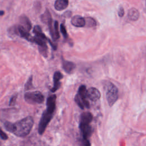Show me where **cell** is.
I'll return each mask as SVG.
<instances>
[{"label": "cell", "mask_w": 146, "mask_h": 146, "mask_svg": "<svg viewBox=\"0 0 146 146\" xmlns=\"http://www.w3.org/2000/svg\"><path fill=\"white\" fill-rule=\"evenodd\" d=\"M56 95H52L49 96L46 100V110L54 112L56 107Z\"/></svg>", "instance_id": "obj_11"}, {"label": "cell", "mask_w": 146, "mask_h": 146, "mask_svg": "<svg viewBox=\"0 0 146 146\" xmlns=\"http://www.w3.org/2000/svg\"><path fill=\"white\" fill-rule=\"evenodd\" d=\"M58 27H59V25H58V21H55L54 23V34H53V36L51 37L54 41L58 40L60 37Z\"/></svg>", "instance_id": "obj_19"}, {"label": "cell", "mask_w": 146, "mask_h": 146, "mask_svg": "<svg viewBox=\"0 0 146 146\" xmlns=\"http://www.w3.org/2000/svg\"><path fill=\"white\" fill-rule=\"evenodd\" d=\"M124 14V9L122 7H120L119 8V10L118 11V15L120 17H122Z\"/></svg>", "instance_id": "obj_26"}, {"label": "cell", "mask_w": 146, "mask_h": 146, "mask_svg": "<svg viewBox=\"0 0 146 146\" xmlns=\"http://www.w3.org/2000/svg\"><path fill=\"white\" fill-rule=\"evenodd\" d=\"M106 90L108 104L112 107L118 99V89L113 83L108 82L106 84Z\"/></svg>", "instance_id": "obj_3"}, {"label": "cell", "mask_w": 146, "mask_h": 146, "mask_svg": "<svg viewBox=\"0 0 146 146\" xmlns=\"http://www.w3.org/2000/svg\"><path fill=\"white\" fill-rule=\"evenodd\" d=\"M34 125V119L31 116H27L14 123L5 121V128L9 132L18 137H25L27 136Z\"/></svg>", "instance_id": "obj_1"}, {"label": "cell", "mask_w": 146, "mask_h": 146, "mask_svg": "<svg viewBox=\"0 0 146 146\" xmlns=\"http://www.w3.org/2000/svg\"><path fill=\"white\" fill-rule=\"evenodd\" d=\"M68 5V0H56L54 7L58 11H62L66 9Z\"/></svg>", "instance_id": "obj_14"}, {"label": "cell", "mask_w": 146, "mask_h": 146, "mask_svg": "<svg viewBox=\"0 0 146 146\" xmlns=\"http://www.w3.org/2000/svg\"><path fill=\"white\" fill-rule=\"evenodd\" d=\"M33 76H30V77L29 78V79L27 80L26 83L25 84V88L26 90H30L33 88Z\"/></svg>", "instance_id": "obj_20"}, {"label": "cell", "mask_w": 146, "mask_h": 146, "mask_svg": "<svg viewBox=\"0 0 146 146\" xmlns=\"http://www.w3.org/2000/svg\"><path fill=\"white\" fill-rule=\"evenodd\" d=\"M93 119L92 115L89 112H85L81 114L80 122L90 123Z\"/></svg>", "instance_id": "obj_17"}, {"label": "cell", "mask_w": 146, "mask_h": 146, "mask_svg": "<svg viewBox=\"0 0 146 146\" xmlns=\"http://www.w3.org/2000/svg\"><path fill=\"white\" fill-rule=\"evenodd\" d=\"M40 18L41 21L47 25L49 29L50 34L52 37L54 34V26H52V19L49 11L48 10H46L44 13L41 15Z\"/></svg>", "instance_id": "obj_7"}, {"label": "cell", "mask_w": 146, "mask_h": 146, "mask_svg": "<svg viewBox=\"0 0 146 146\" xmlns=\"http://www.w3.org/2000/svg\"><path fill=\"white\" fill-rule=\"evenodd\" d=\"M24 98L27 103L31 104H41L44 100L43 95L38 91L26 92L24 95Z\"/></svg>", "instance_id": "obj_4"}, {"label": "cell", "mask_w": 146, "mask_h": 146, "mask_svg": "<svg viewBox=\"0 0 146 146\" xmlns=\"http://www.w3.org/2000/svg\"><path fill=\"white\" fill-rule=\"evenodd\" d=\"M20 22L27 31H30L31 29V23L29 19L25 15H23L20 17Z\"/></svg>", "instance_id": "obj_16"}, {"label": "cell", "mask_w": 146, "mask_h": 146, "mask_svg": "<svg viewBox=\"0 0 146 146\" xmlns=\"http://www.w3.org/2000/svg\"><path fill=\"white\" fill-rule=\"evenodd\" d=\"M15 32L17 35H19L21 37L25 39L26 40L29 42L31 41L33 36L29 33V31H27L23 26H17V27L15 28Z\"/></svg>", "instance_id": "obj_8"}, {"label": "cell", "mask_w": 146, "mask_h": 146, "mask_svg": "<svg viewBox=\"0 0 146 146\" xmlns=\"http://www.w3.org/2000/svg\"><path fill=\"white\" fill-rule=\"evenodd\" d=\"M60 32L62 33L63 37L66 39L68 38V34L67 33V30L66 29V27L63 23H61L60 25Z\"/></svg>", "instance_id": "obj_22"}, {"label": "cell", "mask_w": 146, "mask_h": 146, "mask_svg": "<svg viewBox=\"0 0 146 146\" xmlns=\"http://www.w3.org/2000/svg\"><path fill=\"white\" fill-rule=\"evenodd\" d=\"M4 11H3V10H1V15H3V14H4Z\"/></svg>", "instance_id": "obj_28"}, {"label": "cell", "mask_w": 146, "mask_h": 146, "mask_svg": "<svg viewBox=\"0 0 146 146\" xmlns=\"http://www.w3.org/2000/svg\"><path fill=\"white\" fill-rule=\"evenodd\" d=\"M17 98V95H15L13 96L10 98V101H9V106H13V105L15 104V102H16Z\"/></svg>", "instance_id": "obj_23"}, {"label": "cell", "mask_w": 146, "mask_h": 146, "mask_svg": "<svg viewBox=\"0 0 146 146\" xmlns=\"http://www.w3.org/2000/svg\"><path fill=\"white\" fill-rule=\"evenodd\" d=\"M63 75L60 71H55L53 76V83L54 86L51 89V92H56L60 87V80L63 78Z\"/></svg>", "instance_id": "obj_9"}, {"label": "cell", "mask_w": 146, "mask_h": 146, "mask_svg": "<svg viewBox=\"0 0 146 146\" xmlns=\"http://www.w3.org/2000/svg\"><path fill=\"white\" fill-rule=\"evenodd\" d=\"M71 24L77 27H84L86 25V19L80 15H75L74 16L71 20Z\"/></svg>", "instance_id": "obj_13"}, {"label": "cell", "mask_w": 146, "mask_h": 146, "mask_svg": "<svg viewBox=\"0 0 146 146\" xmlns=\"http://www.w3.org/2000/svg\"><path fill=\"white\" fill-rule=\"evenodd\" d=\"M33 33L35 34V35L38 38H40L44 40H47L48 41L49 39H48L46 36L44 34V33L42 32V30L41 29V27L38 26V25H36L34 26V27L33 28Z\"/></svg>", "instance_id": "obj_15"}, {"label": "cell", "mask_w": 146, "mask_h": 146, "mask_svg": "<svg viewBox=\"0 0 146 146\" xmlns=\"http://www.w3.org/2000/svg\"><path fill=\"white\" fill-rule=\"evenodd\" d=\"M81 142H82V146H90L91 145L90 142L88 140V139H82Z\"/></svg>", "instance_id": "obj_24"}, {"label": "cell", "mask_w": 146, "mask_h": 146, "mask_svg": "<svg viewBox=\"0 0 146 146\" xmlns=\"http://www.w3.org/2000/svg\"><path fill=\"white\" fill-rule=\"evenodd\" d=\"M64 17H70L71 15V12L70 11H67L64 13L63 15Z\"/></svg>", "instance_id": "obj_27"}, {"label": "cell", "mask_w": 146, "mask_h": 146, "mask_svg": "<svg viewBox=\"0 0 146 146\" xmlns=\"http://www.w3.org/2000/svg\"><path fill=\"white\" fill-rule=\"evenodd\" d=\"M62 64L63 70L67 74H71L76 67L74 63L70 61L66 60L63 58H62Z\"/></svg>", "instance_id": "obj_12"}, {"label": "cell", "mask_w": 146, "mask_h": 146, "mask_svg": "<svg viewBox=\"0 0 146 146\" xmlns=\"http://www.w3.org/2000/svg\"><path fill=\"white\" fill-rule=\"evenodd\" d=\"M87 98L93 102L98 100L100 98V93L99 91L94 87H90L87 90Z\"/></svg>", "instance_id": "obj_10"}, {"label": "cell", "mask_w": 146, "mask_h": 146, "mask_svg": "<svg viewBox=\"0 0 146 146\" xmlns=\"http://www.w3.org/2000/svg\"><path fill=\"white\" fill-rule=\"evenodd\" d=\"M87 98L86 87L85 85H81L78 89L77 94L75 96V101L81 109L83 110L84 107L89 108L90 105Z\"/></svg>", "instance_id": "obj_2"}, {"label": "cell", "mask_w": 146, "mask_h": 146, "mask_svg": "<svg viewBox=\"0 0 146 146\" xmlns=\"http://www.w3.org/2000/svg\"><path fill=\"white\" fill-rule=\"evenodd\" d=\"M90 123L80 122L79 123V129L82 136V139H88L92 133V127L90 125Z\"/></svg>", "instance_id": "obj_6"}, {"label": "cell", "mask_w": 146, "mask_h": 146, "mask_svg": "<svg viewBox=\"0 0 146 146\" xmlns=\"http://www.w3.org/2000/svg\"><path fill=\"white\" fill-rule=\"evenodd\" d=\"M1 133H0V136H1V138L2 139V140H7L8 139V136L1 129Z\"/></svg>", "instance_id": "obj_25"}, {"label": "cell", "mask_w": 146, "mask_h": 146, "mask_svg": "<svg viewBox=\"0 0 146 146\" xmlns=\"http://www.w3.org/2000/svg\"><path fill=\"white\" fill-rule=\"evenodd\" d=\"M53 114L54 112L47 110L44 111L40 119L38 126V133L39 135H42L44 133L47 125L53 117Z\"/></svg>", "instance_id": "obj_5"}, {"label": "cell", "mask_w": 146, "mask_h": 146, "mask_svg": "<svg viewBox=\"0 0 146 146\" xmlns=\"http://www.w3.org/2000/svg\"><path fill=\"white\" fill-rule=\"evenodd\" d=\"M128 17L129 19L131 21H136L139 17V13L138 10L136 9H131L128 11Z\"/></svg>", "instance_id": "obj_18"}, {"label": "cell", "mask_w": 146, "mask_h": 146, "mask_svg": "<svg viewBox=\"0 0 146 146\" xmlns=\"http://www.w3.org/2000/svg\"><path fill=\"white\" fill-rule=\"evenodd\" d=\"M86 22L88 26L90 27H94L96 26V21L94 20V19H93L91 17H88L87 18V19L86 20Z\"/></svg>", "instance_id": "obj_21"}]
</instances>
